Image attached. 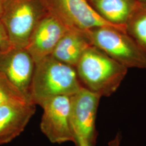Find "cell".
<instances>
[{
    "mask_svg": "<svg viewBox=\"0 0 146 146\" xmlns=\"http://www.w3.org/2000/svg\"><path fill=\"white\" fill-rule=\"evenodd\" d=\"M31 81L30 98L40 106L58 95L72 96L81 88L76 70L50 55L37 63Z\"/></svg>",
    "mask_w": 146,
    "mask_h": 146,
    "instance_id": "6da1fadb",
    "label": "cell"
},
{
    "mask_svg": "<svg viewBox=\"0 0 146 146\" xmlns=\"http://www.w3.org/2000/svg\"><path fill=\"white\" fill-rule=\"evenodd\" d=\"M76 66L78 78L84 85L83 87L101 96L115 93L128 70L93 46L84 52Z\"/></svg>",
    "mask_w": 146,
    "mask_h": 146,
    "instance_id": "7a4b0ae2",
    "label": "cell"
},
{
    "mask_svg": "<svg viewBox=\"0 0 146 146\" xmlns=\"http://www.w3.org/2000/svg\"><path fill=\"white\" fill-rule=\"evenodd\" d=\"M86 34L91 44L127 68L146 70V52L126 31L114 27H100Z\"/></svg>",
    "mask_w": 146,
    "mask_h": 146,
    "instance_id": "3957f363",
    "label": "cell"
},
{
    "mask_svg": "<svg viewBox=\"0 0 146 146\" xmlns=\"http://www.w3.org/2000/svg\"><path fill=\"white\" fill-rule=\"evenodd\" d=\"M43 17L41 8L36 0H5L0 20L5 27L11 47L25 49Z\"/></svg>",
    "mask_w": 146,
    "mask_h": 146,
    "instance_id": "277c9868",
    "label": "cell"
},
{
    "mask_svg": "<svg viewBox=\"0 0 146 146\" xmlns=\"http://www.w3.org/2000/svg\"><path fill=\"white\" fill-rule=\"evenodd\" d=\"M43 110L40 128L53 143L75 142L70 117V96L58 95L47 100L41 106Z\"/></svg>",
    "mask_w": 146,
    "mask_h": 146,
    "instance_id": "5b68a950",
    "label": "cell"
},
{
    "mask_svg": "<svg viewBox=\"0 0 146 146\" xmlns=\"http://www.w3.org/2000/svg\"><path fill=\"white\" fill-rule=\"evenodd\" d=\"M101 97L83 86L70 96V117L75 137H81L94 146L97 136L95 120Z\"/></svg>",
    "mask_w": 146,
    "mask_h": 146,
    "instance_id": "8992f818",
    "label": "cell"
},
{
    "mask_svg": "<svg viewBox=\"0 0 146 146\" xmlns=\"http://www.w3.org/2000/svg\"><path fill=\"white\" fill-rule=\"evenodd\" d=\"M70 29L54 14L43 17L37 24L25 48L35 64L51 55L58 42Z\"/></svg>",
    "mask_w": 146,
    "mask_h": 146,
    "instance_id": "52a82bcc",
    "label": "cell"
},
{
    "mask_svg": "<svg viewBox=\"0 0 146 146\" xmlns=\"http://www.w3.org/2000/svg\"><path fill=\"white\" fill-rule=\"evenodd\" d=\"M59 11L55 14L69 27L86 33L100 27H114L126 31V28L106 21L87 0H55Z\"/></svg>",
    "mask_w": 146,
    "mask_h": 146,
    "instance_id": "ba28073f",
    "label": "cell"
},
{
    "mask_svg": "<svg viewBox=\"0 0 146 146\" xmlns=\"http://www.w3.org/2000/svg\"><path fill=\"white\" fill-rule=\"evenodd\" d=\"M35 62L26 49L10 47L0 52V72L30 99Z\"/></svg>",
    "mask_w": 146,
    "mask_h": 146,
    "instance_id": "9c48e42d",
    "label": "cell"
},
{
    "mask_svg": "<svg viewBox=\"0 0 146 146\" xmlns=\"http://www.w3.org/2000/svg\"><path fill=\"white\" fill-rule=\"evenodd\" d=\"M35 112L31 101L0 106V145L10 142L20 135Z\"/></svg>",
    "mask_w": 146,
    "mask_h": 146,
    "instance_id": "30bf717a",
    "label": "cell"
},
{
    "mask_svg": "<svg viewBox=\"0 0 146 146\" xmlns=\"http://www.w3.org/2000/svg\"><path fill=\"white\" fill-rule=\"evenodd\" d=\"M91 46L86 33L71 28L58 42L50 56L60 62L74 67Z\"/></svg>",
    "mask_w": 146,
    "mask_h": 146,
    "instance_id": "8fae6325",
    "label": "cell"
},
{
    "mask_svg": "<svg viewBox=\"0 0 146 146\" xmlns=\"http://www.w3.org/2000/svg\"><path fill=\"white\" fill-rule=\"evenodd\" d=\"M94 9L106 21L126 28V23L135 11L137 0H90Z\"/></svg>",
    "mask_w": 146,
    "mask_h": 146,
    "instance_id": "7c38bea8",
    "label": "cell"
},
{
    "mask_svg": "<svg viewBox=\"0 0 146 146\" xmlns=\"http://www.w3.org/2000/svg\"><path fill=\"white\" fill-rule=\"evenodd\" d=\"M125 26L127 33L146 52V5L139 2Z\"/></svg>",
    "mask_w": 146,
    "mask_h": 146,
    "instance_id": "4fadbf2b",
    "label": "cell"
},
{
    "mask_svg": "<svg viewBox=\"0 0 146 146\" xmlns=\"http://www.w3.org/2000/svg\"><path fill=\"white\" fill-rule=\"evenodd\" d=\"M29 101H31L16 87L5 74L0 72V106L9 103Z\"/></svg>",
    "mask_w": 146,
    "mask_h": 146,
    "instance_id": "5bb4252c",
    "label": "cell"
},
{
    "mask_svg": "<svg viewBox=\"0 0 146 146\" xmlns=\"http://www.w3.org/2000/svg\"><path fill=\"white\" fill-rule=\"evenodd\" d=\"M10 47L11 44L5 27L0 20V52Z\"/></svg>",
    "mask_w": 146,
    "mask_h": 146,
    "instance_id": "9a60e30c",
    "label": "cell"
},
{
    "mask_svg": "<svg viewBox=\"0 0 146 146\" xmlns=\"http://www.w3.org/2000/svg\"><path fill=\"white\" fill-rule=\"evenodd\" d=\"M74 143L76 146H94L81 137H76Z\"/></svg>",
    "mask_w": 146,
    "mask_h": 146,
    "instance_id": "2e32d148",
    "label": "cell"
},
{
    "mask_svg": "<svg viewBox=\"0 0 146 146\" xmlns=\"http://www.w3.org/2000/svg\"><path fill=\"white\" fill-rule=\"evenodd\" d=\"M120 141H121V137L120 134H118L116 136L114 139L110 141L108 143L109 146H120Z\"/></svg>",
    "mask_w": 146,
    "mask_h": 146,
    "instance_id": "e0dca14e",
    "label": "cell"
},
{
    "mask_svg": "<svg viewBox=\"0 0 146 146\" xmlns=\"http://www.w3.org/2000/svg\"><path fill=\"white\" fill-rule=\"evenodd\" d=\"M5 0H0V19L3 14Z\"/></svg>",
    "mask_w": 146,
    "mask_h": 146,
    "instance_id": "ac0fdd59",
    "label": "cell"
},
{
    "mask_svg": "<svg viewBox=\"0 0 146 146\" xmlns=\"http://www.w3.org/2000/svg\"><path fill=\"white\" fill-rule=\"evenodd\" d=\"M138 2L141 3L142 4L146 5V0H137Z\"/></svg>",
    "mask_w": 146,
    "mask_h": 146,
    "instance_id": "d6986e66",
    "label": "cell"
}]
</instances>
